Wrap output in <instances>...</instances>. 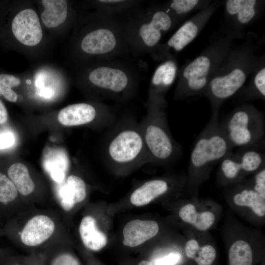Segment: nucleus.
<instances>
[{"instance_id": "obj_1", "label": "nucleus", "mask_w": 265, "mask_h": 265, "mask_svg": "<svg viewBox=\"0 0 265 265\" xmlns=\"http://www.w3.org/2000/svg\"><path fill=\"white\" fill-rule=\"evenodd\" d=\"M256 50L255 45L249 42L230 49L203 93L212 111H219L223 103L238 92L255 71L261 60L254 54Z\"/></svg>"}, {"instance_id": "obj_2", "label": "nucleus", "mask_w": 265, "mask_h": 265, "mask_svg": "<svg viewBox=\"0 0 265 265\" xmlns=\"http://www.w3.org/2000/svg\"><path fill=\"white\" fill-rule=\"evenodd\" d=\"M232 39L227 34L215 37L200 55L185 65L176 89L177 98L203 94L212 76L232 48Z\"/></svg>"}, {"instance_id": "obj_3", "label": "nucleus", "mask_w": 265, "mask_h": 265, "mask_svg": "<svg viewBox=\"0 0 265 265\" xmlns=\"http://www.w3.org/2000/svg\"><path fill=\"white\" fill-rule=\"evenodd\" d=\"M233 149L221 128L219 111H212L190 153L189 167L192 172L196 174L209 169L232 153Z\"/></svg>"}, {"instance_id": "obj_4", "label": "nucleus", "mask_w": 265, "mask_h": 265, "mask_svg": "<svg viewBox=\"0 0 265 265\" xmlns=\"http://www.w3.org/2000/svg\"><path fill=\"white\" fill-rule=\"evenodd\" d=\"M264 118L263 113L254 106L244 104L228 114L220 125L233 148H247L263 138Z\"/></svg>"}, {"instance_id": "obj_5", "label": "nucleus", "mask_w": 265, "mask_h": 265, "mask_svg": "<svg viewBox=\"0 0 265 265\" xmlns=\"http://www.w3.org/2000/svg\"><path fill=\"white\" fill-rule=\"evenodd\" d=\"M140 127L150 161L174 159L180 148L169 131L161 106L154 104Z\"/></svg>"}, {"instance_id": "obj_6", "label": "nucleus", "mask_w": 265, "mask_h": 265, "mask_svg": "<svg viewBox=\"0 0 265 265\" xmlns=\"http://www.w3.org/2000/svg\"><path fill=\"white\" fill-rule=\"evenodd\" d=\"M106 156L120 166L150 161L140 126H126L115 132L107 143Z\"/></svg>"}, {"instance_id": "obj_7", "label": "nucleus", "mask_w": 265, "mask_h": 265, "mask_svg": "<svg viewBox=\"0 0 265 265\" xmlns=\"http://www.w3.org/2000/svg\"><path fill=\"white\" fill-rule=\"evenodd\" d=\"M265 155L256 149H241L229 154L221 161L220 170L227 180H233L240 175L256 171L263 167Z\"/></svg>"}, {"instance_id": "obj_8", "label": "nucleus", "mask_w": 265, "mask_h": 265, "mask_svg": "<svg viewBox=\"0 0 265 265\" xmlns=\"http://www.w3.org/2000/svg\"><path fill=\"white\" fill-rule=\"evenodd\" d=\"M219 3L216 1L210 3L186 22L168 40V46L176 52L186 48L196 38Z\"/></svg>"}, {"instance_id": "obj_9", "label": "nucleus", "mask_w": 265, "mask_h": 265, "mask_svg": "<svg viewBox=\"0 0 265 265\" xmlns=\"http://www.w3.org/2000/svg\"><path fill=\"white\" fill-rule=\"evenodd\" d=\"M11 30L15 38L27 46H34L41 41L43 32L39 17L35 11L26 8L14 17Z\"/></svg>"}, {"instance_id": "obj_10", "label": "nucleus", "mask_w": 265, "mask_h": 265, "mask_svg": "<svg viewBox=\"0 0 265 265\" xmlns=\"http://www.w3.org/2000/svg\"><path fill=\"white\" fill-rule=\"evenodd\" d=\"M262 2L257 0L226 1L225 17L230 27L233 30L232 34L233 38L236 30L239 31L240 29H243L255 19L259 13Z\"/></svg>"}, {"instance_id": "obj_11", "label": "nucleus", "mask_w": 265, "mask_h": 265, "mask_svg": "<svg viewBox=\"0 0 265 265\" xmlns=\"http://www.w3.org/2000/svg\"><path fill=\"white\" fill-rule=\"evenodd\" d=\"M55 229L52 218L45 214H38L27 221L19 233V238L24 245L38 247L52 236Z\"/></svg>"}, {"instance_id": "obj_12", "label": "nucleus", "mask_w": 265, "mask_h": 265, "mask_svg": "<svg viewBox=\"0 0 265 265\" xmlns=\"http://www.w3.org/2000/svg\"><path fill=\"white\" fill-rule=\"evenodd\" d=\"M90 82L95 86L114 93L124 91L128 85V78L122 70L102 66L92 70L88 76Z\"/></svg>"}, {"instance_id": "obj_13", "label": "nucleus", "mask_w": 265, "mask_h": 265, "mask_svg": "<svg viewBox=\"0 0 265 265\" xmlns=\"http://www.w3.org/2000/svg\"><path fill=\"white\" fill-rule=\"evenodd\" d=\"M114 33L107 28H98L87 33L81 40L80 47L84 53L93 55L110 53L116 47Z\"/></svg>"}, {"instance_id": "obj_14", "label": "nucleus", "mask_w": 265, "mask_h": 265, "mask_svg": "<svg viewBox=\"0 0 265 265\" xmlns=\"http://www.w3.org/2000/svg\"><path fill=\"white\" fill-rule=\"evenodd\" d=\"M159 230V225L154 221L132 220L124 227L123 243L129 247L138 246L155 236Z\"/></svg>"}, {"instance_id": "obj_15", "label": "nucleus", "mask_w": 265, "mask_h": 265, "mask_svg": "<svg viewBox=\"0 0 265 265\" xmlns=\"http://www.w3.org/2000/svg\"><path fill=\"white\" fill-rule=\"evenodd\" d=\"M97 112L91 105L77 103L69 105L60 110L57 115L59 122L67 127L89 124L96 118Z\"/></svg>"}, {"instance_id": "obj_16", "label": "nucleus", "mask_w": 265, "mask_h": 265, "mask_svg": "<svg viewBox=\"0 0 265 265\" xmlns=\"http://www.w3.org/2000/svg\"><path fill=\"white\" fill-rule=\"evenodd\" d=\"M86 196V187L84 181L77 175H71L59 190V204L65 211H69L76 204L83 201Z\"/></svg>"}, {"instance_id": "obj_17", "label": "nucleus", "mask_w": 265, "mask_h": 265, "mask_svg": "<svg viewBox=\"0 0 265 265\" xmlns=\"http://www.w3.org/2000/svg\"><path fill=\"white\" fill-rule=\"evenodd\" d=\"M168 189L169 184L164 180H150L137 188L132 193L130 201L136 206H144L165 193Z\"/></svg>"}, {"instance_id": "obj_18", "label": "nucleus", "mask_w": 265, "mask_h": 265, "mask_svg": "<svg viewBox=\"0 0 265 265\" xmlns=\"http://www.w3.org/2000/svg\"><path fill=\"white\" fill-rule=\"evenodd\" d=\"M79 233L83 244L91 250L99 251L106 244V236L99 230L92 216H86L81 219Z\"/></svg>"}, {"instance_id": "obj_19", "label": "nucleus", "mask_w": 265, "mask_h": 265, "mask_svg": "<svg viewBox=\"0 0 265 265\" xmlns=\"http://www.w3.org/2000/svg\"><path fill=\"white\" fill-rule=\"evenodd\" d=\"M44 9L41 18L47 28H54L63 24L66 19L68 4L64 0H43Z\"/></svg>"}, {"instance_id": "obj_20", "label": "nucleus", "mask_w": 265, "mask_h": 265, "mask_svg": "<svg viewBox=\"0 0 265 265\" xmlns=\"http://www.w3.org/2000/svg\"><path fill=\"white\" fill-rule=\"evenodd\" d=\"M18 194L9 177L0 172V217H8L14 212Z\"/></svg>"}, {"instance_id": "obj_21", "label": "nucleus", "mask_w": 265, "mask_h": 265, "mask_svg": "<svg viewBox=\"0 0 265 265\" xmlns=\"http://www.w3.org/2000/svg\"><path fill=\"white\" fill-rule=\"evenodd\" d=\"M7 176L13 182L20 194L26 196L34 191V183L24 164L17 162L12 164L8 169Z\"/></svg>"}, {"instance_id": "obj_22", "label": "nucleus", "mask_w": 265, "mask_h": 265, "mask_svg": "<svg viewBox=\"0 0 265 265\" xmlns=\"http://www.w3.org/2000/svg\"><path fill=\"white\" fill-rule=\"evenodd\" d=\"M179 214L182 220L192 224L201 231L208 230L215 221V216L213 213L210 212L198 213L194 206L191 204L182 207Z\"/></svg>"}, {"instance_id": "obj_23", "label": "nucleus", "mask_w": 265, "mask_h": 265, "mask_svg": "<svg viewBox=\"0 0 265 265\" xmlns=\"http://www.w3.org/2000/svg\"><path fill=\"white\" fill-rule=\"evenodd\" d=\"M233 201L238 206L250 207L259 216L265 214V198L253 189H243L234 196Z\"/></svg>"}, {"instance_id": "obj_24", "label": "nucleus", "mask_w": 265, "mask_h": 265, "mask_svg": "<svg viewBox=\"0 0 265 265\" xmlns=\"http://www.w3.org/2000/svg\"><path fill=\"white\" fill-rule=\"evenodd\" d=\"M177 67L175 62L167 61L160 64L155 71L152 82L158 91V94L167 89L174 82Z\"/></svg>"}, {"instance_id": "obj_25", "label": "nucleus", "mask_w": 265, "mask_h": 265, "mask_svg": "<svg viewBox=\"0 0 265 265\" xmlns=\"http://www.w3.org/2000/svg\"><path fill=\"white\" fill-rule=\"evenodd\" d=\"M185 252L187 257L194 260L198 265H211L216 257V251L213 246H200L194 239L187 241Z\"/></svg>"}, {"instance_id": "obj_26", "label": "nucleus", "mask_w": 265, "mask_h": 265, "mask_svg": "<svg viewBox=\"0 0 265 265\" xmlns=\"http://www.w3.org/2000/svg\"><path fill=\"white\" fill-rule=\"evenodd\" d=\"M252 251L250 245L245 241L237 240L229 251L230 265H252Z\"/></svg>"}, {"instance_id": "obj_27", "label": "nucleus", "mask_w": 265, "mask_h": 265, "mask_svg": "<svg viewBox=\"0 0 265 265\" xmlns=\"http://www.w3.org/2000/svg\"><path fill=\"white\" fill-rule=\"evenodd\" d=\"M248 88L246 92V97L265 100V67L262 58L252 73V79Z\"/></svg>"}, {"instance_id": "obj_28", "label": "nucleus", "mask_w": 265, "mask_h": 265, "mask_svg": "<svg viewBox=\"0 0 265 265\" xmlns=\"http://www.w3.org/2000/svg\"><path fill=\"white\" fill-rule=\"evenodd\" d=\"M209 4L207 0H173L170 4V8L175 14L184 16L195 10L202 9Z\"/></svg>"}, {"instance_id": "obj_29", "label": "nucleus", "mask_w": 265, "mask_h": 265, "mask_svg": "<svg viewBox=\"0 0 265 265\" xmlns=\"http://www.w3.org/2000/svg\"><path fill=\"white\" fill-rule=\"evenodd\" d=\"M20 83V80L17 77L6 74H0V94L7 101L16 102L18 95L12 88L19 85Z\"/></svg>"}, {"instance_id": "obj_30", "label": "nucleus", "mask_w": 265, "mask_h": 265, "mask_svg": "<svg viewBox=\"0 0 265 265\" xmlns=\"http://www.w3.org/2000/svg\"><path fill=\"white\" fill-rule=\"evenodd\" d=\"M139 34L144 43L150 47L156 45L161 37V31L156 29L150 22L140 26Z\"/></svg>"}, {"instance_id": "obj_31", "label": "nucleus", "mask_w": 265, "mask_h": 265, "mask_svg": "<svg viewBox=\"0 0 265 265\" xmlns=\"http://www.w3.org/2000/svg\"><path fill=\"white\" fill-rule=\"evenodd\" d=\"M150 23L161 31L168 30L172 25L170 16L167 12L162 10L157 11L153 14Z\"/></svg>"}, {"instance_id": "obj_32", "label": "nucleus", "mask_w": 265, "mask_h": 265, "mask_svg": "<svg viewBox=\"0 0 265 265\" xmlns=\"http://www.w3.org/2000/svg\"><path fill=\"white\" fill-rule=\"evenodd\" d=\"M49 265H80L78 260L68 252L55 254L51 259Z\"/></svg>"}, {"instance_id": "obj_33", "label": "nucleus", "mask_w": 265, "mask_h": 265, "mask_svg": "<svg viewBox=\"0 0 265 265\" xmlns=\"http://www.w3.org/2000/svg\"><path fill=\"white\" fill-rule=\"evenodd\" d=\"M253 189L265 198V169L260 168L254 177Z\"/></svg>"}, {"instance_id": "obj_34", "label": "nucleus", "mask_w": 265, "mask_h": 265, "mask_svg": "<svg viewBox=\"0 0 265 265\" xmlns=\"http://www.w3.org/2000/svg\"><path fill=\"white\" fill-rule=\"evenodd\" d=\"M42 263V262L33 260L21 261L8 255L0 262V265H43Z\"/></svg>"}, {"instance_id": "obj_35", "label": "nucleus", "mask_w": 265, "mask_h": 265, "mask_svg": "<svg viewBox=\"0 0 265 265\" xmlns=\"http://www.w3.org/2000/svg\"><path fill=\"white\" fill-rule=\"evenodd\" d=\"M14 142V136L12 132H7L0 133V150L11 147Z\"/></svg>"}, {"instance_id": "obj_36", "label": "nucleus", "mask_w": 265, "mask_h": 265, "mask_svg": "<svg viewBox=\"0 0 265 265\" xmlns=\"http://www.w3.org/2000/svg\"><path fill=\"white\" fill-rule=\"evenodd\" d=\"M180 255L177 253H170L162 258L159 259L155 262V265H175L180 259Z\"/></svg>"}, {"instance_id": "obj_37", "label": "nucleus", "mask_w": 265, "mask_h": 265, "mask_svg": "<svg viewBox=\"0 0 265 265\" xmlns=\"http://www.w3.org/2000/svg\"><path fill=\"white\" fill-rule=\"evenodd\" d=\"M7 111L3 104L0 100V124L5 123L7 120Z\"/></svg>"}, {"instance_id": "obj_38", "label": "nucleus", "mask_w": 265, "mask_h": 265, "mask_svg": "<svg viewBox=\"0 0 265 265\" xmlns=\"http://www.w3.org/2000/svg\"><path fill=\"white\" fill-rule=\"evenodd\" d=\"M101 2L105 3H116L123 1L122 0H99Z\"/></svg>"}, {"instance_id": "obj_39", "label": "nucleus", "mask_w": 265, "mask_h": 265, "mask_svg": "<svg viewBox=\"0 0 265 265\" xmlns=\"http://www.w3.org/2000/svg\"><path fill=\"white\" fill-rule=\"evenodd\" d=\"M7 255V252L0 248V262Z\"/></svg>"}, {"instance_id": "obj_40", "label": "nucleus", "mask_w": 265, "mask_h": 265, "mask_svg": "<svg viewBox=\"0 0 265 265\" xmlns=\"http://www.w3.org/2000/svg\"><path fill=\"white\" fill-rule=\"evenodd\" d=\"M138 265H153V264L150 261L144 260L140 262Z\"/></svg>"}, {"instance_id": "obj_41", "label": "nucleus", "mask_w": 265, "mask_h": 265, "mask_svg": "<svg viewBox=\"0 0 265 265\" xmlns=\"http://www.w3.org/2000/svg\"><path fill=\"white\" fill-rule=\"evenodd\" d=\"M4 234V229L0 227V236Z\"/></svg>"}]
</instances>
